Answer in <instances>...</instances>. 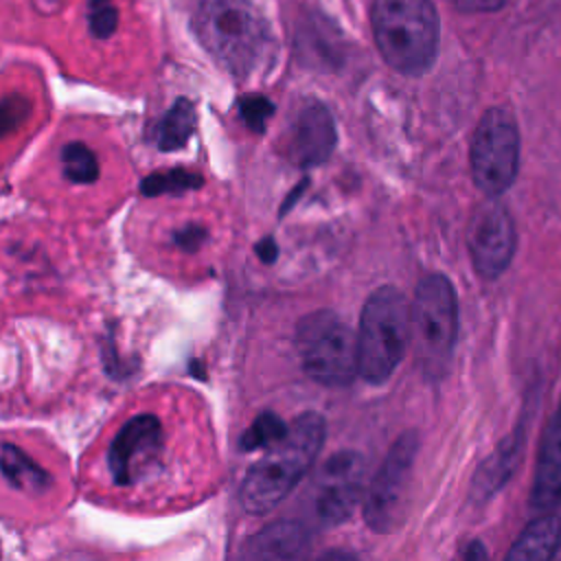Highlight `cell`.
I'll return each mask as SVG.
<instances>
[{"instance_id":"obj_1","label":"cell","mask_w":561,"mask_h":561,"mask_svg":"<svg viewBox=\"0 0 561 561\" xmlns=\"http://www.w3.org/2000/svg\"><path fill=\"white\" fill-rule=\"evenodd\" d=\"M324 434L322 414H298L283 438L270 445V451L248 469L239 491L243 508L252 515H265L276 508L313 467L324 445Z\"/></svg>"},{"instance_id":"obj_2","label":"cell","mask_w":561,"mask_h":561,"mask_svg":"<svg viewBox=\"0 0 561 561\" xmlns=\"http://www.w3.org/2000/svg\"><path fill=\"white\" fill-rule=\"evenodd\" d=\"M357 337V375L383 383L399 368L412 340V316L405 294L394 285L377 287L364 302Z\"/></svg>"},{"instance_id":"obj_3","label":"cell","mask_w":561,"mask_h":561,"mask_svg":"<svg viewBox=\"0 0 561 561\" xmlns=\"http://www.w3.org/2000/svg\"><path fill=\"white\" fill-rule=\"evenodd\" d=\"M193 24L202 46L237 77L250 75L270 44L267 24L250 0H202Z\"/></svg>"},{"instance_id":"obj_4","label":"cell","mask_w":561,"mask_h":561,"mask_svg":"<svg viewBox=\"0 0 561 561\" xmlns=\"http://www.w3.org/2000/svg\"><path fill=\"white\" fill-rule=\"evenodd\" d=\"M373 33L383 61L401 75H423L438 48L432 0H375Z\"/></svg>"},{"instance_id":"obj_5","label":"cell","mask_w":561,"mask_h":561,"mask_svg":"<svg viewBox=\"0 0 561 561\" xmlns=\"http://www.w3.org/2000/svg\"><path fill=\"white\" fill-rule=\"evenodd\" d=\"M412 340L427 377H440L451 359L458 335V296L454 283L432 272L414 289L410 305Z\"/></svg>"},{"instance_id":"obj_6","label":"cell","mask_w":561,"mask_h":561,"mask_svg":"<svg viewBox=\"0 0 561 561\" xmlns=\"http://www.w3.org/2000/svg\"><path fill=\"white\" fill-rule=\"evenodd\" d=\"M296 351L302 370L320 386L342 388L357 377V337L331 309H318L298 320Z\"/></svg>"},{"instance_id":"obj_7","label":"cell","mask_w":561,"mask_h":561,"mask_svg":"<svg viewBox=\"0 0 561 561\" xmlns=\"http://www.w3.org/2000/svg\"><path fill=\"white\" fill-rule=\"evenodd\" d=\"M471 175L486 197L506 193L519 171V129L513 114L491 107L476 125L469 149Z\"/></svg>"},{"instance_id":"obj_8","label":"cell","mask_w":561,"mask_h":561,"mask_svg":"<svg viewBox=\"0 0 561 561\" xmlns=\"http://www.w3.org/2000/svg\"><path fill=\"white\" fill-rule=\"evenodd\" d=\"M419 454V434L403 432L383 456L364 491V522L375 533H392L403 524L412 471Z\"/></svg>"},{"instance_id":"obj_9","label":"cell","mask_w":561,"mask_h":561,"mask_svg":"<svg viewBox=\"0 0 561 561\" xmlns=\"http://www.w3.org/2000/svg\"><path fill=\"white\" fill-rule=\"evenodd\" d=\"M366 491V460L355 449L333 451L318 469L309 489V511L324 526L346 522Z\"/></svg>"},{"instance_id":"obj_10","label":"cell","mask_w":561,"mask_h":561,"mask_svg":"<svg viewBox=\"0 0 561 561\" xmlns=\"http://www.w3.org/2000/svg\"><path fill=\"white\" fill-rule=\"evenodd\" d=\"M465 241L476 272L495 280L506 272L517 248V232L508 208L497 197H486L469 217Z\"/></svg>"},{"instance_id":"obj_11","label":"cell","mask_w":561,"mask_h":561,"mask_svg":"<svg viewBox=\"0 0 561 561\" xmlns=\"http://www.w3.org/2000/svg\"><path fill=\"white\" fill-rule=\"evenodd\" d=\"M162 423L156 414L131 416L107 449V467L116 484H131L162 451Z\"/></svg>"},{"instance_id":"obj_12","label":"cell","mask_w":561,"mask_h":561,"mask_svg":"<svg viewBox=\"0 0 561 561\" xmlns=\"http://www.w3.org/2000/svg\"><path fill=\"white\" fill-rule=\"evenodd\" d=\"M285 156L296 167H316L329 160L337 145V131L335 121L327 105L322 103H309L305 105L285 138Z\"/></svg>"},{"instance_id":"obj_13","label":"cell","mask_w":561,"mask_h":561,"mask_svg":"<svg viewBox=\"0 0 561 561\" xmlns=\"http://www.w3.org/2000/svg\"><path fill=\"white\" fill-rule=\"evenodd\" d=\"M530 506L546 513L561 506V403L554 410L541 438Z\"/></svg>"},{"instance_id":"obj_14","label":"cell","mask_w":561,"mask_h":561,"mask_svg":"<svg viewBox=\"0 0 561 561\" xmlns=\"http://www.w3.org/2000/svg\"><path fill=\"white\" fill-rule=\"evenodd\" d=\"M522 451H524V427L517 425L506 438H502V443L476 469L469 486V502L478 506L489 502L515 473L522 460Z\"/></svg>"},{"instance_id":"obj_15","label":"cell","mask_w":561,"mask_h":561,"mask_svg":"<svg viewBox=\"0 0 561 561\" xmlns=\"http://www.w3.org/2000/svg\"><path fill=\"white\" fill-rule=\"evenodd\" d=\"M307 528L298 522H274L252 535L241 554L248 559H294L307 548Z\"/></svg>"},{"instance_id":"obj_16","label":"cell","mask_w":561,"mask_h":561,"mask_svg":"<svg viewBox=\"0 0 561 561\" xmlns=\"http://www.w3.org/2000/svg\"><path fill=\"white\" fill-rule=\"evenodd\" d=\"M561 543V519L552 511L533 519L515 539L506 559L511 561H546L552 559Z\"/></svg>"},{"instance_id":"obj_17","label":"cell","mask_w":561,"mask_h":561,"mask_svg":"<svg viewBox=\"0 0 561 561\" xmlns=\"http://www.w3.org/2000/svg\"><path fill=\"white\" fill-rule=\"evenodd\" d=\"M0 473L9 484L22 491H46L53 482L46 469H42L26 451L11 443L0 445Z\"/></svg>"},{"instance_id":"obj_18","label":"cell","mask_w":561,"mask_h":561,"mask_svg":"<svg viewBox=\"0 0 561 561\" xmlns=\"http://www.w3.org/2000/svg\"><path fill=\"white\" fill-rule=\"evenodd\" d=\"M195 105L188 99H178L156 127V145L160 151L182 149L195 131Z\"/></svg>"},{"instance_id":"obj_19","label":"cell","mask_w":561,"mask_h":561,"mask_svg":"<svg viewBox=\"0 0 561 561\" xmlns=\"http://www.w3.org/2000/svg\"><path fill=\"white\" fill-rule=\"evenodd\" d=\"M204 184V178L195 171L188 169H167V171H156L149 173L140 182V193L147 197H158V195H182L186 191H195Z\"/></svg>"},{"instance_id":"obj_20","label":"cell","mask_w":561,"mask_h":561,"mask_svg":"<svg viewBox=\"0 0 561 561\" xmlns=\"http://www.w3.org/2000/svg\"><path fill=\"white\" fill-rule=\"evenodd\" d=\"M64 175L75 184H92L99 178V160L92 149L79 140L61 149Z\"/></svg>"},{"instance_id":"obj_21","label":"cell","mask_w":561,"mask_h":561,"mask_svg":"<svg viewBox=\"0 0 561 561\" xmlns=\"http://www.w3.org/2000/svg\"><path fill=\"white\" fill-rule=\"evenodd\" d=\"M287 423L274 414V412H261L252 425L243 432L241 440H239V447L243 451H254V449H261V447H270L274 445L278 438H283V434L287 432Z\"/></svg>"},{"instance_id":"obj_22","label":"cell","mask_w":561,"mask_h":561,"mask_svg":"<svg viewBox=\"0 0 561 561\" xmlns=\"http://www.w3.org/2000/svg\"><path fill=\"white\" fill-rule=\"evenodd\" d=\"M118 11L112 0H88V26L99 39L110 37L116 31Z\"/></svg>"},{"instance_id":"obj_23","label":"cell","mask_w":561,"mask_h":561,"mask_svg":"<svg viewBox=\"0 0 561 561\" xmlns=\"http://www.w3.org/2000/svg\"><path fill=\"white\" fill-rule=\"evenodd\" d=\"M272 114H274V105L263 94H245L239 99V116L256 134L265 129V123Z\"/></svg>"},{"instance_id":"obj_24","label":"cell","mask_w":561,"mask_h":561,"mask_svg":"<svg viewBox=\"0 0 561 561\" xmlns=\"http://www.w3.org/2000/svg\"><path fill=\"white\" fill-rule=\"evenodd\" d=\"M31 101L22 94H11L0 101V138L15 131L31 116Z\"/></svg>"},{"instance_id":"obj_25","label":"cell","mask_w":561,"mask_h":561,"mask_svg":"<svg viewBox=\"0 0 561 561\" xmlns=\"http://www.w3.org/2000/svg\"><path fill=\"white\" fill-rule=\"evenodd\" d=\"M206 237H208L206 228L191 224V226H184V228H180V230L173 232V243H175L180 250H184V252H195V250L202 248V243L206 241Z\"/></svg>"},{"instance_id":"obj_26","label":"cell","mask_w":561,"mask_h":561,"mask_svg":"<svg viewBox=\"0 0 561 561\" xmlns=\"http://www.w3.org/2000/svg\"><path fill=\"white\" fill-rule=\"evenodd\" d=\"M460 11H495L504 0H449Z\"/></svg>"},{"instance_id":"obj_27","label":"cell","mask_w":561,"mask_h":561,"mask_svg":"<svg viewBox=\"0 0 561 561\" xmlns=\"http://www.w3.org/2000/svg\"><path fill=\"white\" fill-rule=\"evenodd\" d=\"M254 252H256V256H259L263 263H274L276 256H278V245H276L274 237H265V239H261V241L254 245Z\"/></svg>"},{"instance_id":"obj_28","label":"cell","mask_w":561,"mask_h":561,"mask_svg":"<svg viewBox=\"0 0 561 561\" xmlns=\"http://www.w3.org/2000/svg\"><path fill=\"white\" fill-rule=\"evenodd\" d=\"M460 557H462V559H469V561H473V559H484V557H486V550H484V546H482L480 541H471V543H467V548L460 552Z\"/></svg>"},{"instance_id":"obj_29","label":"cell","mask_w":561,"mask_h":561,"mask_svg":"<svg viewBox=\"0 0 561 561\" xmlns=\"http://www.w3.org/2000/svg\"><path fill=\"white\" fill-rule=\"evenodd\" d=\"M0 554H2V550H0Z\"/></svg>"}]
</instances>
